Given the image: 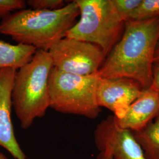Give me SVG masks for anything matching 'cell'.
Wrapping results in <instances>:
<instances>
[{"instance_id": "13", "label": "cell", "mask_w": 159, "mask_h": 159, "mask_svg": "<svg viewBox=\"0 0 159 159\" xmlns=\"http://www.w3.org/2000/svg\"><path fill=\"white\" fill-rule=\"evenodd\" d=\"M159 17V0H142L129 20H145Z\"/></svg>"}, {"instance_id": "5", "label": "cell", "mask_w": 159, "mask_h": 159, "mask_svg": "<svg viewBox=\"0 0 159 159\" xmlns=\"http://www.w3.org/2000/svg\"><path fill=\"white\" fill-rule=\"evenodd\" d=\"M80 20L68 30L66 37L94 44L107 56L120 39L125 22L111 0H74Z\"/></svg>"}, {"instance_id": "11", "label": "cell", "mask_w": 159, "mask_h": 159, "mask_svg": "<svg viewBox=\"0 0 159 159\" xmlns=\"http://www.w3.org/2000/svg\"><path fill=\"white\" fill-rule=\"evenodd\" d=\"M36 51L31 46L13 45L0 40V71L7 68L18 70L29 63Z\"/></svg>"}, {"instance_id": "17", "label": "cell", "mask_w": 159, "mask_h": 159, "mask_svg": "<svg viewBox=\"0 0 159 159\" xmlns=\"http://www.w3.org/2000/svg\"><path fill=\"white\" fill-rule=\"evenodd\" d=\"M159 96V64H154L153 70V82L151 85Z\"/></svg>"}, {"instance_id": "9", "label": "cell", "mask_w": 159, "mask_h": 159, "mask_svg": "<svg viewBox=\"0 0 159 159\" xmlns=\"http://www.w3.org/2000/svg\"><path fill=\"white\" fill-rule=\"evenodd\" d=\"M17 71L11 68L0 71V146L15 159H27L15 136L12 123V91Z\"/></svg>"}, {"instance_id": "14", "label": "cell", "mask_w": 159, "mask_h": 159, "mask_svg": "<svg viewBox=\"0 0 159 159\" xmlns=\"http://www.w3.org/2000/svg\"><path fill=\"white\" fill-rule=\"evenodd\" d=\"M121 18L125 22L131 13L140 4L142 0H111Z\"/></svg>"}, {"instance_id": "15", "label": "cell", "mask_w": 159, "mask_h": 159, "mask_svg": "<svg viewBox=\"0 0 159 159\" xmlns=\"http://www.w3.org/2000/svg\"><path fill=\"white\" fill-rule=\"evenodd\" d=\"M26 4L33 10H56L66 6L63 0H28Z\"/></svg>"}, {"instance_id": "20", "label": "cell", "mask_w": 159, "mask_h": 159, "mask_svg": "<svg viewBox=\"0 0 159 159\" xmlns=\"http://www.w3.org/2000/svg\"><path fill=\"white\" fill-rule=\"evenodd\" d=\"M0 159H8L6 156L2 153H0Z\"/></svg>"}, {"instance_id": "10", "label": "cell", "mask_w": 159, "mask_h": 159, "mask_svg": "<svg viewBox=\"0 0 159 159\" xmlns=\"http://www.w3.org/2000/svg\"><path fill=\"white\" fill-rule=\"evenodd\" d=\"M159 114V95L150 86L143 90L140 96L131 104L121 118L114 119L121 128L138 132L143 130Z\"/></svg>"}, {"instance_id": "8", "label": "cell", "mask_w": 159, "mask_h": 159, "mask_svg": "<svg viewBox=\"0 0 159 159\" xmlns=\"http://www.w3.org/2000/svg\"><path fill=\"white\" fill-rule=\"evenodd\" d=\"M139 83L124 78L105 79L100 77L97 88L98 106L108 108L116 119L121 118L131 103L143 91Z\"/></svg>"}, {"instance_id": "3", "label": "cell", "mask_w": 159, "mask_h": 159, "mask_svg": "<svg viewBox=\"0 0 159 159\" xmlns=\"http://www.w3.org/2000/svg\"><path fill=\"white\" fill-rule=\"evenodd\" d=\"M52 68L48 51L38 50L29 63L17 71L12 104L23 129L43 117L50 107L48 80Z\"/></svg>"}, {"instance_id": "2", "label": "cell", "mask_w": 159, "mask_h": 159, "mask_svg": "<svg viewBox=\"0 0 159 159\" xmlns=\"http://www.w3.org/2000/svg\"><path fill=\"white\" fill-rule=\"evenodd\" d=\"M79 9L75 1L61 9H23L2 19L0 34L10 36L18 44L48 51L76 23Z\"/></svg>"}, {"instance_id": "4", "label": "cell", "mask_w": 159, "mask_h": 159, "mask_svg": "<svg viewBox=\"0 0 159 159\" xmlns=\"http://www.w3.org/2000/svg\"><path fill=\"white\" fill-rule=\"evenodd\" d=\"M98 74L79 75L51 70L48 80L50 107L63 114L94 119L101 112L97 101Z\"/></svg>"}, {"instance_id": "6", "label": "cell", "mask_w": 159, "mask_h": 159, "mask_svg": "<svg viewBox=\"0 0 159 159\" xmlns=\"http://www.w3.org/2000/svg\"><path fill=\"white\" fill-rule=\"evenodd\" d=\"M53 67L79 75L98 73L106 56L94 44L64 37L48 51Z\"/></svg>"}, {"instance_id": "1", "label": "cell", "mask_w": 159, "mask_h": 159, "mask_svg": "<svg viewBox=\"0 0 159 159\" xmlns=\"http://www.w3.org/2000/svg\"><path fill=\"white\" fill-rule=\"evenodd\" d=\"M159 41V17L128 20L121 37L97 74L101 78L132 80L143 90L153 82L154 58Z\"/></svg>"}, {"instance_id": "7", "label": "cell", "mask_w": 159, "mask_h": 159, "mask_svg": "<svg viewBox=\"0 0 159 159\" xmlns=\"http://www.w3.org/2000/svg\"><path fill=\"white\" fill-rule=\"evenodd\" d=\"M94 136L100 152L113 159H147L133 132L117 125L114 116L98 124Z\"/></svg>"}, {"instance_id": "18", "label": "cell", "mask_w": 159, "mask_h": 159, "mask_svg": "<svg viewBox=\"0 0 159 159\" xmlns=\"http://www.w3.org/2000/svg\"><path fill=\"white\" fill-rule=\"evenodd\" d=\"M154 62V64H159V41L155 51Z\"/></svg>"}, {"instance_id": "19", "label": "cell", "mask_w": 159, "mask_h": 159, "mask_svg": "<svg viewBox=\"0 0 159 159\" xmlns=\"http://www.w3.org/2000/svg\"><path fill=\"white\" fill-rule=\"evenodd\" d=\"M96 159H113L110 156L107 154L104 153L102 152H100L98 154Z\"/></svg>"}, {"instance_id": "16", "label": "cell", "mask_w": 159, "mask_h": 159, "mask_svg": "<svg viewBox=\"0 0 159 159\" xmlns=\"http://www.w3.org/2000/svg\"><path fill=\"white\" fill-rule=\"evenodd\" d=\"M26 5L24 0H0V18L2 19L11 12L24 9Z\"/></svg>"}, {"instance_id": "12", "label": "cell", "mask_w": 159, "mask_h": 159, "mask_svg": "<svg viewBox=\"0 0 159 159\" xmlns=\"http://www.w3.org/2000/svg\"><path fill=\"white\" fill-rule=\"evenodd\" d=\"M147 159H159V114L143 130L133 132Z\"/></svg>"}]
</instances>
